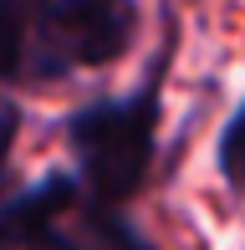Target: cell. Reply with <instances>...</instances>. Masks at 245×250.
<instances>
[{"label":"cell","mask_w":245,"mask_h":250,"mask_svg":"<svg viewBox=\"0 0 245 250\" xmlns=\"http://www.w3.org/2000/svg\"><path fill=\"white\" fill-rule=\"evenodd\" d=\"M169 62H174V31L159 46V56L148 62L133 92L122 97H97L66 112L61 133L66 148L77 158V179L92 199L102 204H128L148 184L153 153H159V118H163V82H169Z\"/></svg>","instance_id":"1"},{"label":"cell","mask_w":245,"mask_h":250,"mask_svg":"<svg viewBox=\"0 0 245 250\" xmlns=\"http://www.w3.org/2000/svg\"><path fill=\"white\" fill-rule=\"evenodd\" d=\"M0 245L5 250H159L133 230V220L118 204L92 199L82 179L66 168H51L5 199Z\"/></svg>","instance_id":"2"},{"label":"cell","mask_w":245,"mask_h":250,"mask_svg":"<svg viewBox=\"0 0 245 250\" xmlns=\"http://www.w3.org/2000/svg\"><path fill=\"white\" fill-rule=\"evenodd\" d=\"M138 0H41L26 82H61L82 66H113L138 41Z\"/></svg>","instance_id":"3"},{"label":"cell","mask_w":245,"mask_h":250,"mask_svg":"<svg viewBox=\"0 0 245 250\" xmlns=\"http://www.w3.org/2000/svg\"><path fill=\"white\" fill-rule=\"evenodd\" d=\"M41 0H0V82H26Z\"/></svg>","instance_id":"4"},{"label":"cell","mask_w":245,"mask_h":250,"mask_svg":"<svg viewBox=\"0 0 245 250\" xmlns=\"http://www.w3.org/2000/svg\"><path fill=\"white\" fill-rule=\"evenodd\" d=\"M215 168L230 189L245 199V102L230 112V123L220 128V143H215Z\"/></svg>","instance_id":"5"},{"label":"cell","mask_w":245,"mask_h":250,"mask_svg":"<svg viewBox=\"0 0 245 250\" xmlns=\"http://www.w3.org/2000/svg\"><path fill=\"white\" fill-rule=\"evenodd\" d=\"M16 133H20V107L16 102H0V209H5V199L16 194L10 189V153H16ZM5 250V245H0Z\"/></svg>","instance_id":"6"}]
</instances>
